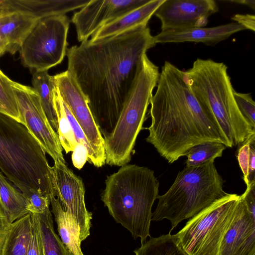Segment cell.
I'll return each mask as SVG.
<instances>
[{"label":"cell","mask_w":255,"mask_h":255,"mask_svg":"<svg viewBox=\"0 0 255 255\" xmlns=\"http://www.w3.org/2000/svg\"><path fill=\"white\" fill-rule=\"evenodd\" d=\"M239 199L228 193L190 218L175 235L178 246L186 255H219Z\"/></svg>","instance_id":"cell-8"},{"label":"cell","mask_w":255,"mask_h":255,"mask_svg":"<svg viewBox=\"0 0 255 255\" xmlns=\"http://www.w3.org/2000/svg\"><path fill=\"white\" fill-rule=\"evenodd\" d=\"M39 20L28 12L0 4V33L7 41L8 52L13 54L19 50L23 41Z\"/></svg>","instance_id":"cell-17"},{"label":"cell","mask_w":255,"mask_h":255,"mask_svg":"<svg viewBox=\"0 0 255 255\" xmlns=\"http://www.w3.org/2000/svg\"><path fill=\"white\" fill-rule=\"evenodd\" d=\"M164 0H150L146 3L106 23L97 30L90 41L114 35L147 24Z\"/></svg>","instance_id":"cell-18"},{"label":"cell","mask_w":255,"mask_h":255,"mask_svg":"<svg viewBox=\"0 0 255 255\" xmlns=\"http://www.w3.org/2000/svg\"><path fill=\"white\" fill-rule=\"evenodd\" d=\"M149 238L134 251L135 255H186L178 246L175 235Z\"/></svg>","instance_id":"cell-25"},{"label":"cell","mask_w":255,"mask_h":255,"mask_svg":"<svg viewBox=\"0 0 255 255\" xmlns=\"http://www.w3.org/2000/svg\"><path fill=\"white\" fill-rule=\"evenodd\" d=\"M8 44L4 37L0 33V56L8 51Z\"/></svg>","instance_id":"cell-37"},{"label":"cell","mask_w":255,"mask_h":255,"mask_svg":"<svg viewBox=\"0 0 255 255\" xmlns=\"http://www.w3.org/2000/svg\"><path fill=\"white\" fill-rule=\"evenodd\" d=\"M228 1L244 4L250 7L253 10L255 9V0H228Z\"/></svg>","instance_id":"cell-38"},{"label":"cell","mask_w":255,"mask_h":255,"mask_svg":"<svg viewBox=\"0 0 255 255\" xmlns=\"http://www.w3.org/2000/svg\"><path fill=\"white\" fill-rule=\"evenodd\" d=\"M72 160L74 166L81 169L88 160V151L86 147L80 143H77L72 154Z\"/></svg>","instance_id":"cell-34"},{"label":"cell","mask_w":255,"mask_h":255,"mask_svg":"<svg viewBox=\"0 0 255 255\" xmlns=\"http://www.w3.org/2000/svg\"><path fill=\"white\" fill-rule=\"evenodd\" d=\"M52 170L57 197L64 211L79 226L82 242L90 235L92 219V213L86 207L82 180L60 161H54Z\"/></svg>","instance_id":"cell-12"},{"label":"cell","mask_w":255,"mask_h":255,"mask_svg":"<svg viewBox=\"0 0 255 255\" xmlns=\"http://www.w3.org/2000/svg\"><path fill=\"white\" fill-rule=\"evenodd\" d=\"M159 75L158 67L146 53L143 54L116 126L110 134L103 137L106 164L122 166L130 161Z\"/></svg>","instance_id":"cell-7"},{"label":"cell","mask_w":255,"mask_h":255,"mask_svg":"<svg viewBox=\"0 0 255 255\" xmlns=\"http://www.w3.org/2000/svg\"><path fill=\"white\" fill-rule=\"evenodd\" d=\"M33 214L39 230L44 255H72L55 232L49 208L42 213Z\"/></svg>","instance_id":"cell-24"},{"label":"cell","mask_w":255,"mask_h":255,"mask_svg":"<svg viewBox=\"0 0 255 255\" xmlns=\"http://www.w3.org/2000/svg\"><path fill=\"white\" fill-rule=\"evenodd\" d=\"M240 197L249 213L255 217V180L247 185L246 191Z\"/></svg>","instance_id":"cell-33"},{"label":"cell","mask_w":255,"mask_h":255,"mask_svg":"<svg viewBox=\"0 0 255 255\" xmlns=\"http://www.w3.org/2000/svg\"><path fill=\"white\" fill-rule=\"evenodd\" d=\"M239 110L250 126L255 128V103L251 93L234 92Z\"/></svg>","instance_id":"cell-30"},{"label":"cell","mask_w":255,"mask_h":255,"mask_svg":"<svg viewBox=\"0 0 255 255\" xmlns=\"http://www.w3.org/2000/svg\"><path fill=\"white\" fill-rule=\"evenodd\" d=\"M69 24L65 14L39 19L19 49L23 65L41 71L60 64L66 55Z\"/></svg>","instance_id":"cell-9"},{"label":"cell","mask_w":255,"mask_h":255,"mask_svg":"<svg viewBox=\"0 0 255 255\" xmlns=\"http://www.w3.org/2000/svg\"><path fill=\"white\" fill-rule=\"evenodd\" d=\"M53 76L62 101L80 126L93 150L94 166L102 167L106 163L104 138L95 122L86 98L67 70Z\"/></svg>","instance_id":"cell-11"},{"label":"cell","mask_w":255,"mask_h":255,"mask_svg":"<svg viewBox=\"0 0 255 255\" xmlns=\"http://www.w3.org/2000/svg\"><path fill=\"white\" fill-rule=\"evenodd\" d=\"M29 212L35 214L43 213L50 204V198L42 193L31 190L30 194L25 197Z\"/></svg>","instance_id":"cell-32"},{"label":"cell","mask_w":255,"mask_h":255,"mask_svg":"<svg viewBox=\"0 0 255 255\" xmlns=\"http://www.w3.org/2000/svg\"><path fill=\"white\" fill-rule=\"evenodd\" d=\"M156 44L149 27L139 25L67 48V71L86 98L103 137L116 126L143 55Z\"/></svg>","instance_id":"cell-1"},{"label":"cell","mask_w":255,"mask_h":255,"mask_svg":"<svg viewBox=\"0 0 255 255\" xmlns=\"http://www.w3.org/2000/svg\"><path fill=\"white\" fill-rule=\"evenodd\" d=\"M224 180L214 162L187 167L178 173L168 190L158 195L157 207L151 221L167 219L169 233L183 220L191 218L226 196Z\"/></svg>","instance_id":"cell-6"},{"label":"cell","mask_w":255,"mask_h":255,"mask_svg":"<svg viewBox=\"0 0 255 255\" xmlns=\"http://www.w3.org/2000/svg\"><path fill=\"white\" fill-rule=\"evenodd\" d=\"M14 82L0 69V113L12 118L25 126L13 90Z\"/></svg>","instance_id":"cell-27"},{"label":"cell","mask_w":255,"mask_h":255,"mask_svg":"<svg viewBox=\"0 0 255 255\" xmlns=\"http://www.w3.org/2000/svg\"><path fill=\"white\" fill-rule=\"evenodd\" d=\"M218 10L214 0H164L154 15L165 31L204 27L209 17Z\"/></svg>","instance_id":"cell-13"},{"label":"cell","mask_w":255,"mask_h":255,"mask_svg":"<svg viewBox=\"0 0 255 255\" xmlns=\"http://www.w3.org/2000/svg\"><path fill=\"white\" fill-rule=\"evenodd\" d=\"M219 255H255V217L249 213L240 196Z\"/></svg>","instance_id":"cell-15"},{"label":"cell","mask_w":255,"mask_h":255,"mask_svg":"<svg viewBox=\"0 0 255 255\" xmlns=\"http://www.w3.org/2000/svg\"><path fill=\"white\" fill-rule=\"evenodd\" d=\"M32 84L33 88L39 95L41 105L50 125L57 133L58 124L54 101L56 89L54 76L50 75L47 71H34Z\"/></svg>","instance_id":"cell-22"},{"label":"cell","mask_w":255,"mask_h":255,"mask_svg":"<svg viewBox=\"0 0 255 255\" xmlns=\"http://www.w3.org/2000/svg\"><path fill=\"white\" fill-rule=\"evenodd\" d=\"M0 205L10 223L29 213L23 193L0 171Z\"/></svg>","instance_id":"cell-23"},{"label":"cell","mask_w":255,"mask_h":255,"mask_svg":"<svg viewBox=\"0 0 255 255\" xmlns=\"http://www.w3.org/2000/svg\"><path fill=\"white\" fill-rule=\"evenodd\" d=\"M62 102L66 117L73 129L77 143L82 144L86 147L88 151V161L94 165L95 160L94 152L83 131L62 100Z\"/></svg>","instance_id":"cell-31"},{"label":"cell","mask_w":255,"mask_h":255,"mask_svg":"<svg viewBox=\"0 0 255 255\" xmlns=\"http://www.w3.org/2000/svg\"><path fill=\"white\" fill-rule=\"evenodd\" d=\"M11 223L0 205V254Z\"/></svg>","instance_id":"cell-36"},{"label":"cell","mask_w":255,"mask_h":255,"mask_svg":"<svg viewBox=\"0 0 255 255\" xmlns=\"http://www.w3.org/2000/svg\"><path fill=\"white\" fill-rule=\"evenodd\" d=\"M242 25L231 22L212 27H194L161 31L154 36L155 43L202 42L214 45L228 39L232 34L245 30Z\"/></svg>","instance_id":"cell-16"},{"label":"cell","mask_w":255,"mask_h":255,"mask_svg":"<svg viewBox=\"0 0 255 255\" xmlns=\"http://www.w3.org/2000/svg\"><path fill=\"white\" fill-rule=\"evenodd\" d=\"M226 146L218 142H205L192 147L186 154L185 163L187 167L214 162L216 158L222 156Z\"/></svg>","instance_id":"cell-26"},{"label":"cell","mask_w":255,"mask_h":255,"mask_svg":"<svg viewBox=\"0 0 255 255\" xmlns=\"http://www.w3.org/2000/svg\"><path fill=\"white\" fill-rule=\"evenodd\" d=\"M150 0H90L74 13V23L79 42L88 40L106 23L145 3Z\"/></svg>","instance_id":"cell-14"},{"label":"cell","mask_w":255,"mask_h":255,"mask_svg":"<svg viewBox=\"0 0 255 255\" xmlns=\"http://www.w3.org/2000/svg\"><path fill=\"white\" fill-rule=\"evenodd\" d=\"M186 81L200 105L218 124L227 142L233 147L255 132L240 112L228 67L223 62L197 58L184 71Z\"/></svg>","instance_id":"cell-5"},{"label":"cell","mask_w":255,"mask_h":255,"mask_svg":"<svg viewBox=\"0 0 255 255\" xmlns=\"http://www.w3.org/2000/svg\"><path fill=\"white\" fill-rule=\"evenodd\" d=\"M90 0H4V6L28 12L39 19L81 8Z\"/></svg>","instance_id":"cell-19"},{"label":"cell","mask_w":255,"mask_h":255,"mask_svg":"<svg viewBox=\"0 0 255 255\" xmlns=\"http://www.w3.org/2000/svg\"><path fill=\"white\" fill-rule=\"evenodd\" d=\"M13 90L25 126L29 132L54 161L65 163L58 135L49 122L38 94L33 88L15 82Z\"/></svg>","instance_id":"cell-10"},{"label":"cell","mask_w":255,"mask_h":255,"mask_svg":"<svg viewBox=\"0 0 255 255\" xmlns=\"http://www.w3.org/2000/svg\"><path fill=\"white\" fill-rule=\"evenodd\" d=\"M32 223L31 212L11 223L0 255H27Z\"/></svg>","instance_id":"cell-21"},{"label":"cell","mask_w":255,"mask_h":255,"mask_svg":"<svg viewBox=\"0 0 255 255\" xmlns=\"http://www.w3.org/2000/svg\"><path fill=\"white\" fill-rule=\"evenodd\" d=\"M54 101L58 118V135L60 144L66 153L73 151L77 143L75 135L64 111L62 99L57 88L54 95Z\"/></svg>","instance_id":"cell-29"},{"label":"cell","mask_w":255,"mask_h":255,"mask_svg":"<svg viewBox=\"0 0 255 255\" xmlns=\"http://www.w3.org/2000/svg\"><path fill=\"white\" fill-rule=\"evenodd\" d=\"M101 200L111 216L141 243L150 237L152 207L158 196L159 182L150 168L126 164L108 176Z\"/></svg>","instance_id":"cell-3"},{"label":"cell","mask_w":255,"mask_h":255,"mask_svg":"<svg viewBox=\"0 0 255 255\" xmlns=\"http://www.w3.org/2000/svg\"><path fill=\"white\" fill-rule=\"evenodd\" d=\"M156 87L150 100L151 124L146 140L169 163L197 144L218 142L227 147L218 124L197 100L183 71L165 61Z\"/></svg>","instance_id":"cell-2"},{"label":"cell","mask_w":255,"mask_h":255,"mask_svg":"<svg viewBox=\"0 0 255 255\" xmlns=\"http://www.w3.org/2000/svg\"><path fill=\"white\" fill-rule=\"evenodd\" d=\"M0 169L24 195L31 190L56 197L45 152L26 127L0 113Z\"/></svg>","instance_id":"cell-4"},{"label":"cell","mask_w":255,"mask_h":255,"mask_svg":"<svg viewBox=\"0 0 255 255\" xmlns=\"http://www.w3.org/2000/svg\"><path fill=\"white\" fill-rule=\"evenodd\" d=\"M52 212L60 239L72 255H84L80 240V229L74 220L63 210L58 199L50 196Z\"/></svg>","instance_id":"cell-20"},{"label":"cell","mask_w":255,"mask_h":255,"mask_svg":"<svg viewBox=\"0 0 255 255\" xmlns=\"http://www.w3.org/2000/svg\"><path fill=\"white\" fill-rule=\"evenodd\" d=\"M233 20L244 26L246 29L255 31V16L250 14H237L231 17Z\"/></svg>","instance_id":"cell-35"},{"label":"cell","mask_w":255,"mask_h":255,"mask_svg":"<svg viewBox=\"0 0 255 255\" xmlns=\"http://www.w3.org/2000/svg\"><path fill=\"white\" fill-rule=\"evenodd\" d=\"M236 155L247 185L255 180V132L239 145Z\"/></svg>","instance_id":"cell-28"}]
</instances>
